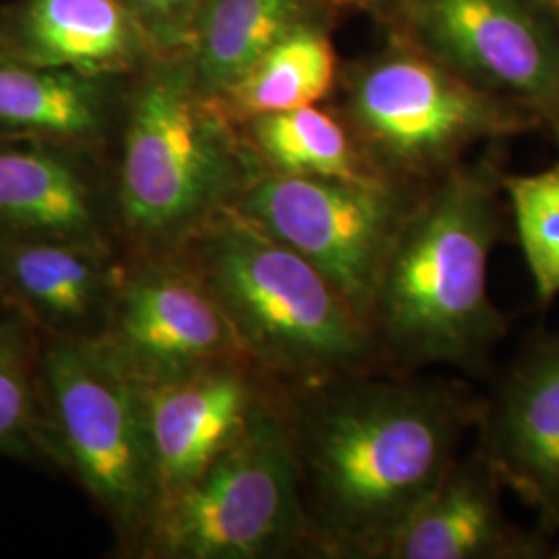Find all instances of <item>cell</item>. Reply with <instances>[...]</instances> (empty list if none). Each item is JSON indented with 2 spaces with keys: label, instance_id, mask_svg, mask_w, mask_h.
I'll use <instances>...</instances> for the list:
<instances>
[{
  "label": "cell",
  "instance_id": "1",
  "mask_svg": "<svg viewBox=\"0 0 559 559\" xmlns=\"http://www.w3.org/2000/svg\"><path fill=\"white\" fill-rule=\"evenodd\" d=\"M311 551L376 559L460 459L480 400L456 381L367 373L282 390Z\"/></svg>",
  "mask_w": 559,
  "mask_h": 559
},
{
  "label": "cell",
  "instance_id": "2",
  "mask_svg": "<svg viewBox=\"0 0 559 559\" xmlns=\"http://www.w3.org/2000/svg\"><path fill=\"white\" fill-rule=\"evenodd\" d=\"M496 162L466 160L425 187L400 228L371 300L388 373L456 367L480 376L508 332L489 297V260L506 235Z\"/></svg>",
  "mask_w": 559,
  "mask_h": 559
},
{
  "label": "cell",
  "instance_id": "3",
  "mask_svg": "<svg viewBox=\"0 0 559 559\" xmlns=\"http://www.w3.org/2000/svg\"><path fill=\"white\" fill-rule=\"evenodd\" d=\"M263 175L182 52L162 55L127 83L112 143V201L124 255L173 253Z\"/></svg>",
  "mask_w": 559,
  "mask_h": 559
},
{
  "label": "cell",
  "instance_id": "4",
  "mask_svg": "<svg viewBox=\"0 0 559 559\" xmlns=\"http://www.w3.org/2000/svg\"><path fill=\"white\" fill-rule=\"evenodd\" d=\"M207 288L249 360L280 390L388 373L378 340L297 251L226 205L173 251Z\"/></svg>",
  "mask_w": 559,
  "mask_h": 559
},
{
  "label": "cell",
  "instance_id": "5",
  "mask_svg": "<svg viewBox=\"0 0 559 559\" xmlns=\"http://www.w3.org/2000/svg\"><path fill=\"white\" fill-rule=\"evenodd\" d=\"M381 180L411 193L454 170L483 143L533 133L540 120L475 87L415 44H385L342 64L328 102Z\"/></svg>",
  "mask_w": 559,
  "mask_h": 559
},
{
  "label": "cell",
  "instance_id": "6",
  "mask_svg": "<svg viewBox=\"0 0 559 559\" xmlns=\"http://www.w3.org/2000/svg\"><path fill=\"white\" fill-rule=\"evenodd\" d=\"M311 551L282 390L205 471L164 496L133 554L261 559Z\"/></svg>",
  "mask_w": 559,
  "mask_h": 559
},
{
  "label": "cell",
  "instance_id": "7",
  "mask_svg": "<svg viewBox=\"0 0 559 559\" xmlns=\"http://www.w3.org/2000/svg\"><path fill=\"white\" fill-rule=\"evenodd\" d=\"M40 385L59 471L80 483L133 554L158 503L140 383L96 340L40 336Z\"/></svg>",
  "mask_w": 559,
  "mask_h": 559
},
{
  "label": "cell",
  "instance_id": "8",
  "mask_svg": "<svg viewBox=\"0 0 559 559\" xmlns=\"http://www.w3.org/2000/svg\"><path fill=\"white\" fill-rule=\"evenodd\" d=\"M475 87L516 102L559 145V13L545 0H396L380 21Z\"/></svg>",
  "mask_w": 559,
  "mask_h": 559
},
{
  "label": "cell",
  "instance_id": "9",
  "mask_svg": "<svg viewBox=\"0 0 559 559\" xmlns=\"http://www.w3.org/2000/svg\"><path fill=\"white\" fill-rule=\"evenodd\" d=\"M419 193L376 179L263 173L235 207L318 267L369 325L383 263Z\"/></svg>",
  "mask_w": 559,
  "mask_h": 559
},
{
  "label": "cell",
  "instance_id": "10",
  "mask_svg": "<svg viewBox=\"0 0 559 559\" xmlns=\"http://www.w3.org/2000/svg\"><path fill=\"white\" fill-rule=\"evenodd\" d=\"M96 342L141 388L224 362H251L221 305L173 253H122L108 321Z\"/></svg>",
  "mask_w": 559,
  "mask_h": 559
},
{
  "label": "cell",
  "instance_id": "11",
  "mask_svg": "<svg viewBox=\"0 0 559 559\" xmlns=\"http://www.w3.org/2000/svg\"><path fill=\"white\" fill-rule=\"evenodd\" d=\"M0 240L120 251L112 152L34 138L0 140Z\"/></svg>",
  "mask_w": 559,
  "mask_h": 559
},
{
  "label": "cell",
  "instance_id": "12",
  "mask_svg": "<svg viewBox=\"0 0 559 559\" xmlns=\"http://www.w3.org/2000/svg\"><path fill=\"white\" fill-rule=\"evenodd\" d=\"M480 454L503 487L559 531V330L514 360L489 400H480Z\"/></svg>",
  "mask_w": 559,
  "mask_h": 559
},
{
  "label": "cell",
  "instance_id": "13",
  "mask_svg": "<svg viewBox=\"0 0 559 559\" xmlns=\"http://www.w3.org/2000/svg\"><path fill=\"white\" fill-rule=\"evenodd\" d=\"M141 390L160 501L218 459L278 388L251 362H224Z\"/></svg>",
  "mask_w": 559,
  "mask_h": 559
},
{
  "label": "cell",
  "instance_id": "14",
  "mask_svg": "<svg viewBox=\"0 0 559 559\" xmlns=\"http://www.w3.org/2000/svg\"><path fill=\"white\" fill-rule=\"evenodd\" d=\"M122 253L59 240H0V307L44 338L102 336Z\"/></svg>",
  "mask_w": 559,
  "mask_h": 559
},
{
  "label": "cell",
  "instance_id": "15",
  "mask_svg": "<svg viewBox=\"0 0 559 559\" xmlns=\"http://www.w3.org/2000/svg\"><path fill=\"white\" fill-rule=\"evenodd\" d=\"M501 483L479 448L450 466L438 487L381 543L376 559H535L549 545L512 524Z\"/></svg>",
  "mask_w": 559,
  "mask_h": 559
},
{
  "label": "cell",
  "instance_id": "16",
  "mask_svg": "<svg viewBox=\"0 0 559 559\" xmlns=\"http://www.w3.org/2000/svg\"><path fill=\"white\" fill-rule=\"evenodd\" d=\"M0 50L94 78H133L162 57L117 0H9Z\"/></svg>",
  "mask_w": 559,
  "mask_h": 559
},
{
  "label": "cell",
  "instance_id": "17",
  "mask_svg": "<svg viewBox=\"0 0 559 559\" xmlns=\"http://www.w3.org/2000/svg\"><path fill=\"white\" fill-rule=\"evenodd\" d=\"M131 78H94L0 50V140L34 138L112 152Z\"/></svg>",
  "mask_w": 559,
  "mask_h": 559
},
{
  "label": "cell",
  "instance_id": "18",
  "mask_svg": "<svg viewBox=\"0 0 559 559\" xmlns=\"http://www.w3.org/2000/svg\"><path fill=\"white\" fill-rule=\"evenodd\" d=\"M336 20L320 0H201L182 55L195 85L218 98L302 23Z\"/></svg>",
  "mask_w": 559,
  "mask_h": 559
},
{
  "label": "cell",
  "instance_id": "19",
  "mask_svg": "<svg viewBox=\"0 0 559 559\" xmlns=\"http://www.w3.org/2000/svg\"><path fill=\"white\" fill-rule=\"evenodd\" d=\"M332 27L334 20L302 23L214 100L237 124L260 115L330 102L342 69Z\"/></svg>",
  "mask_w": 559,
  "mask_h": 559
},
{
  "label": "cell",
  "instance_id": "20",
  "mask_svg": "<svg viewBox=\"0 0 559 559\" xmlns=\"http://www.w3.org/2000/svg\"><path fill=\"white\" fill-rule=\"evenodd\" d=\"M239 127L263 173L381 180L362 158L346 122L330 104L260 115L242 120Z\"/></svg>",
  "mask_w": 559,
  "mask_h": 559
},
{
  "label": "cell",
  "instance_id": "21",
  "mask_svg": "<svg viewBox=\"0 0 559 559\" xmlns=\"http://www.w3.org/2000/svg\"><path fill=\"white\" fill-rule=\"evenodd\" d=\"M0 456L59 468L41 399L40 334L0 307Z\"/></svg>",
  "mask_w": 559,
  "mask_h": 559
},
{
  "label": "cell",
  "instance_id": "22",
  "mask_svg": "<svg viewBox=\"0 0 559 559\" xmlns=\"http://www.w3.org/2000/svg\"><path fill=\"white\" fill-rule=\"evenodd\" d=\"M524 261L540 305L559 297V162L531 175L501 173Z\"/></svg>",
  "mask_w": 559,
  "mask_h": 559
},
{
  "label": "cell",
  "instance_id": "23",
  "mask_svg": "<svg viewBox=\"0 0 559 559\" xmlns=\"http://www.w3.org/2000/svg\"><path fill=\"white\" fill-rule=\"evenodd\" d=\"M140 23L162 55L182 52L191 38V29L201 0H117Z\"/></svg>",
  "mask_w": 559,
  "mask_h": 559
},
{
  "label": "cell",
  "instance_id": "24",
  "mask_svg": "<svg viewBox=\"0 0 559 559\" xmlns=\"http://www.w3.org/2000/svg\"><path fill=\"white\" fill-rule=\"evenodd\" d=\"M320 2L336 17L340 13L360 11V13H367V15L381 21L388 15V11L394 7L396 0H320Z\"/></svg>",
  "mask_w": 559,
  "mask_h": 559
},
{
  "label": "cell",
  "instance_id": "25",
  "mask_svg": "<svg viewBox=\"0 0 559 559\" xmlns=\"http://www.w3.org/2000/svg\"><path fill=\"white\" fill-rule=\"evenodd\" d=\"M545 2H547V4H551V7H554V9L559 13V0H545Z\"/></svg>",
  "mask_w": 559,
  "mask_h": 559
},
{
  "label": "cell",
  "instance_id": "26",
  "mask_svg": "<svg viewBox=\"0 0 559 559\" xmlns=\"http://www.w3.org/2000/svg\"><path fill=\"white\" fill-rule=\"evenodd\" d=\"M549 558L559 559V547H558V549H556V551H554V554H549Z\"/></svg>",
  "mask_w": 559,
  "mask_h": 559
}]
</instances>
